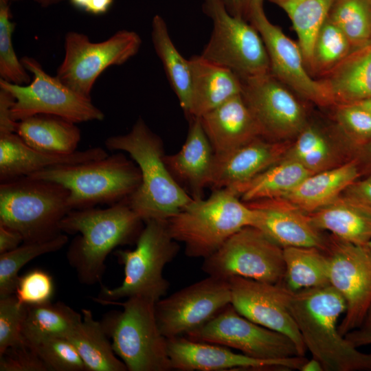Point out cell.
Segmentation results:
<instances>
[{
    "label": "cell",
    "instance_id": "6da1fadb",
    "mask_svg": "<svg viewBox=\"0 0 371 371\" xmlns=\"http://www.w3.org/2000/svg\"><path fill=\"white\" fill-rule=\"evenodd\" d=\"M288 308L306 350L324 371H371V352L359 351L339 331L338 318L346 304L330 284L289 291Z\"/></svg>",
    "mask_w": 371,
    "mask_h": 371
},
{
    "label": "cell",
    "instance_id": "7a4b0ae2",
    "mask_svg": "<svg viewBox=\"0 0 371 371\" xmlns=\"http://www.w3.org/2000/svg\"><path fill=\"white\" fill-rule=\"evenodd\" d=\"M142 221L130 206L128 197L105 209L71 210L59 227L62 232L79 234L67 252L79 281L87 285L100 282L107 256L116 247L137 238Z\"/></svg>",
    "mask_w": 371,
    "mask_h": 371
},
{
    "label": "cell",
    "instance_id": "3957f363",
    "mask_svg": "<svg viewBox=\"0 0 371 371\" xmlns=\"http://www.w3.org/2000/svg\"><path fill=\"white\" fill-rule=\"evenodd\" d=\"M104 144L111 150L128 153L139 168L141 183L128 201L144 222L167 220L193 200L171 175L164 161L161 139L142 117L128 133L111 136Z\"/></svg>",
    "mask_w": 371,
    "mask_h": 371
},
{
    "label": "cell",
    "instance_id": "277c9868",
    "mask_svg": "<svg viewBox=\"0 0 371 371\" xmlns=\"http://www.w3.org/2000/svg\"><path fill=\"white\" fill-rule=\"evenodd\" d=\"M255 218V210L225 188L214 190L206 199H193L166 223L172 238L184 243L187 256L205 259L233 234L254 226Z\"/></svg>",
    "mask_w": 371,
    "mask_h": 371
},
{
    "label": "cell",
    "instance_id": "5b68a950",
    "mask_svg": "<svg viewBox=\"0 0 371 371\" xmlns=\"http://www.w3.org/2000/svg\"><path fill=\"white\" fill-rule=\"evenodd\" d=\"M69 191L60 183L29 176L0 184V223L19 232L23 243L49 240L71 210Z\"/></svg>",
    "mask_w": 371,
    "mask_h": 371
},
{
    "label": "cell",
    "instance_id": "8992f818",
    "mask_svg": "<svg viewBox=\"0 0 371 371\" xmlns=\"http://www.w3.org/2000/svg\"><path fill=\"white\" fill-rule=\"evenodd\" d=\"M133 250H118L115 254L124 265L122 284L113 289L102 286L94 301L102 304L124 297L139 296L155 302L164 297L169 287L163 271L179 251L177 241L170 236L166 220L144 221Z\"/></svg>",
    "mask_w": 371,
    "mask_h": 371
},
{
    "label": "cell",
    "instance_id": "52a82bcc",
    "mask_svg": "<svg viewBox=\"0 0 371 371\" xmlns=\"http://www.w3.org/2000/svg\"><path fill=\"white\" fill-rule=\"evenodd\" d=\"M29 177L63 186L71 210L113 205L130 196L141 183L139 168L122 153L49 168Z\"/></svg>",
    "mask_w": 371,
    "mask_h": 371
},
{
    "label": "cell",
    "instance_id": "ba28073f",
    "mask_svg": "<svg viewBox=\"0 0 371 371\" xmlns=\"http://www.w3.org/2000/svg\"><path fill=\"white\" fill-rule=\"evenodd\" d=\"M155 302L135 296L120 304L121 311L108 313L101 322L115 353L128 371H168L170 361L167 339L157 322Z\"/></svg>",
    "mask_w": 371,
    "mask_h": 371
},
{
    "label": "cell",
    "instance_id": "9c48e42d",
    "mask_svg": "<svg viewBox=\"0 0 371 371\" xmlns=\"http://www.w3.org/2000/svg\"><path fill=\"white\" fill-rule=\"evenodd\" d=\"M203 10L213 25L203 57L229 68L241 80L270 73L265 43L253 25L231 14L221 0H203Z\"/></svg>",
    "mask_w": 371,
    "mask_h": 371
},
{
    "label": "cell",
    "instance_id": "30bf717a",
    "mask_svg": "<svg viewBox=\"0 0 371 371\" xmlns=\"http://www.w3.org/2000/svg\"><path fill=\"white\" fill-rule=\"evenodd\" d=\"M21 60L32 75L29 84L20 85L0 79V88L10 92L14 99L11 112L15 121L38 114L58 116L76 124L104 119V113L91 98L49 75L35 58L25 56Z\"/></svg>",
    "mask_w": 371,
    "mask_h": 371
},
{
    "label": "cell",
    "instance_id": "8fae6325",
    "mask_svg": "<svg viewBox=\"0 0 371 371\" xmlns=\"http://www.w3.org/2000/svg\"><path fill=\"white\" fill-rule=\"evenodd\" d=\"M135 31L121 30L100 42L87 35L68 32L64 38V57L56 76L74 91L88 98L99 76L108 67L121 65L135 56L142 45Z\"/></svg>",
    "mask_w": 371,
    "mask_h": 371
},
{
    "label": "cell",
    "instance_id": "7c38bea8",
    "mask_svg": "<svg viewBox=\"0 0 371 371\" xmlns=\"http://www.w3.org/2000/svg\"><path fill=\"white\" fill-rule=\"evenodd\" d=\"M202 269L208 276L226 280L239 276L280 284L285 271L283 248L259 229L247 226L205 258Z\"/></svg>",
    "mask_w": 371,
    "mask_h": 371
},
{
    "label": "cell",
    "instance_id": "4fadbf2b",
    "mask_svg": "<svg viewBox=\"0 0 371 371\" xmlns=\"http://www.w3.org/2000/svg\"><path fill=\"white\" fill-rule=\"evenodd\" d=\"M183 337L232 348L247 356L267 360L300 356L287 336L260 326L238 313L229 304L200 328Z\"/></svg>",
    "mask_w": 371,
    "mask_h": 371
},
{
    "label": "cell",
    "instance_id": "5bb4252c",
    "mask_svg": "<svg viewBox=\"0 0 371 371\" xmlns=\"http://www.w3.org/2000/svg\"><path fill=\"white\" fill-rule=\"evenodd\" d=\"M330 284L344 297V317L338 326L345 337L358 329L371 306V251L366 245H357L335 236L327 250Z\"/></svg>",
    "mask_w": 371,
    "mask_h": 371
},
{
    "label": "cell",
    "instance_id": "9a60e30c",
    "mask_svg": "<svg viewBox=\"0 0 371 371\" xmlns=\"http://www.w3.org/2000/svg\"><path fill=\"white\" fill-rule=\"evenodd\" d=\"M231 304L226 279L208 276L155 303L158 326L166 339L196 330Z\"/></svg>",
    "mask_w": 371,
    "mask_h": 371
},
{
    "label": "cell",
    "instance_id": "2e32d148",
    "mask_svg": "<svg viewBox=\"0 0 371 371\" xmlns=\"http://www.w3.org/2000/svg\"><path fill=\"white\" fill-rule=\"evenodd\" d=\"M242 82V95L258 125L261 137L286 139L296 137L306 126L301 104L270 73Z\"/></svg>",
    "mask_w": 371,
    "mask_h": 371
},
{
    "label": "cell",
    "instance_id": "e0dca14e",
    "mask_svg": "<svg viewBox=\"0 0 371 371\" xmlns=\"http://www.w3.org/2000/svg\"><path fill=\"white\" fill-rule=\"evenodd\" d=\"M231 304L243 317L290 338L300 356L306 348L288 308L289 291L281 284H271L239 276L227 279Z\"/></svg>",
    "mask_w": 371,
    "mask_h": 371
},
{
    "label": "cell",
    "instance_id": "ac0fdd59",
    "mask_svg": "<svg viewBox=\"0 0 371 371\" xmlns=\"http://www.w3.org/2000/svg\"><path fill=\"white\" fill-rule=\"evenodd\" d=\"M248 20L262 38L272 76L300 95L317 104L334 102L322 81L313 80L308 73L298 43L272 23L265 11L254 14Z\"/></svg>",
    "mask_w": 371,
    "mask_h": 371
},
{
    "label": "cell",
    "instance_id": "d6986e66",
    "mask_svg": "<svg viewBox=\"0 0 371 371\" xmlns=\"http://www.w3.org/2000/svg\"><path fill=\"white\" fill-rule=\"evenodd\" d=\"M167 346L171 369L180 371L300 370L307 360L304 356L274 360L256 359L221 345L193 341L183 336L167 339Z\"/></svg>",
    "mask_w": 371,
    "mask_h": 371
},
{
    "label": "cell",
    "instance_id": "ffe728a7",
    "mask_svg": "<svg viewBox=\"0 0 371 371\" xmlns=\"http://www.w3.org/2000/svg\"><path fill=\"white\" fill-rule=\"evenodd\" d=\"M256 212L254 227L282 248L315 247L326 252L327 240L311 222L307 213L282 199L246 203Z\"/></svg>",
    "mask_w": 371,
    "mask_h": 371
},
{
    "label": "cell",
    "instance_id": "44dd1931",
    "mask_svg": "<svg viewBox=\"0 0 371 371\" xmlns=\"http://www.w3.org/2000/svg\"><path fill=\"white\" fill-rule=\"evenodd\" d=\"M109 155L101 147L69 154L41 151L27 145L16 133L0 135V181L30 176L45 169L80 164Z\"/></svg>",
    "mask_w": 371,
    "mask_h": 371
},
{
    "label": "cell",
    "instance_id": "7402d4cb",
    "mask_svg": "<svg viewBox=\"0 0 371 371\" xmlns=\"http://www.w3.org/2000/svg\"><path fill=\"white\" fill-rule=\"evenodd\" d=\"M288 148L258 137L227 154L215 156L210 186L216 190L246 183L280 160Z\"/></svg>",
    "mask_w": 371,
    "mask_h": 371
},
{
    "label": "cell",
    "instance_id": "603a6c76",
    "mask_svg": "<svg viewBox=\"0 0 371 371\" xmlns=\"http://www.w3.org/2000/svg\"><path fill=\"white\" fill-rule=\"evenodd\" d=\"M190 122L182 148L174 155L164 156V161L180 186L189 190L192 199H199L210 185L215 154L199 117H191Z\"/></svg>",
    "mask_w": 371,
    "mask_h": 371
},
{
    "label": "cell",
    "instance_id": "cb8c5ba5",
    "mask_svg": "<svg viewBox=\"0 0 371 371\" xmlns=\"http://www.w3.org/2000/svg\"><path fill=\"white\" fill-rule=\"evenodd\" d=\"M215 156L227 154L261 137L258 125L242 93L199 117Z\"/></svg>",
    "mask_w": 371,
    "mask_h": 371
},
{
    "label": "cell",
    "instance_id": "d4e9b609",
    "mask_svg": "<svg viewBox=\"0 0 371 371\" xmlns=\"http://www.w3.org/2000/svg\"><path fill=\"white\" fill-rule=\"evenodd\" d=\"M188 59L191 69L189 119L200 117L231 98L242 93V80L232 70L201 55H194Z\"/></svg>",
    "mask_w": 371,
    "mask_h": 371
},
{
    "label": "cell",
    "instance_id": "484cf974",
    "mask_svg": "<svg viewBox=\"0 0 371 371\" xmlns=\"http://www.w3.org/2000/svg\"><path fill=\"white\" fill-rule=\"evenodd\" d=\"M360 177L357 163L352 158L341 165L311 174L293 190L278 199L305 213H311L336 200Z\"/></svg>",
    "mask_w": 371,
    "mask_h": 371
},
{
    "label": "cell",
    "instance_id": "4316f807",
    "mask_svg": "<svg viewBox=\"0 0 371 371\" xmlns=\"http://www.w3.org/2000/svg\"><path fill=\"white\" fill-rule=\"evenodd\" d=\"M307 214L317 229L341 240L366 245L371 240V213L342 196Z\"/></svg>",
    "mask_w": 371,
    "mask_h": 371
},
{
    "label": "cell",
    "instance_id": "83f0119b",
    "mask_svg": "<svg viewBox=\"0 0 371 371\" xmlns=\"http://www.w3.org/2000/svg\"><path fill=\"white\" fill-rule=\"evenodd\" d=\"M15 133L32 148L53 153H72L81 139L80 130L76 123L47 114L18 121Z\"/></svg>",
    "mask_w": 371,
    "mask_h": 371
},
{
    "label": "cell",
    "instance_id": "f1b7e54d",
    "mask_svg": "<svg viewBox=\"0 0 371 371\" xmlns=\"http://www.w3.org/2000/svg\"><path fill=\"white\" fill-rule=\"evenodd\" d=\"M322 82L334 102L355 103L371 98V43L352 51Z\"/></svg>",
    "mask_w": 371,
    "mask_h": 371
},
{
    "label": "cell",
    "instance_id": "f546056e",
    "mask_svg": "<svg viewBox=\"0 0 371 371\" xmlns=\"http://www.w3.org/2000/svg\"><path fill=\"white\" fill-rule=\"evenodd\" d=\"M82 321L65 337L77 350L87 371H126L101 322L95 320L88 309H82Z\"/></svg>",
    "mask_w": 371,
    "mask_h": 371
},
{
    "label": "cell",
    "instance_id": "4dcf8cb0",
    "mask_svg": "<svg viewBox=\"0 0 371 371\" xmlns=\"http://www.w3.org/2000/svg\"><path fill=\"white\" fill-rule=\"evenodd\" d=\"M151 40L167 79L176 94L180 106L189 118L191 110V69L173 43L167 24L162 16L155 14L151 23Z\"/></svg>",
    "mask_w": 371,
    "mask_h": 371
},
{
    "label": "cell",
    "instance_id": "1f68e13d",
    "mask_svg": "<svg viewBox=\"0 0 371 371\" xmlns=\"http://www.w3.org/2000/svg\"><path fill=\"white\" fill-rule=\"evenodd\" d=\"M311 174L297 161L282 157L247 183L229 188L245 203L281 198Z\"/></svg>",
    "mask_w": 371,
    "mask_h": 371
},
{
    "label": "cell",
    "instance_id": "d6a6232c",
    "mask_svg": "<svg viewBox=\"0 0 371 371\" xmlns=\"http://www.w3.org/2000/svg\"><path fill=\"white\" fill-rule=\"evenodd\" d=\"M285 271L280 283L291 292L330 284L329 264L325 252L315 247L283 248Z\"/></svg>",
    "mask_w": 371,
    "mask_h": 371
},
{
    "label": "cell",
    "instance_id": "836d02e7",
    "mask_svg": "<svg viewBox=\"0 0 371 371\" xmlns=\"http://www.w3.org/2000/svg\"><path fill=\"white\" fill-rule=\"evenodd\" d=\"M82 319L81 314L61 302L27 306L22 329L23 341L34 346L48 337H66Z\"/></svg>",
    "mask_w": 371,
    "mask_h": 371
},
{
    "label": "cell",
    "instance_id": "e575fe53",
    "mask_svg": "<svg viewBox=\"0 0 371 371\" xmlns=\"http://www.w3.org/2000/svg\"><path fill=\"white\" fill-rule=\"evenodd\" d=\"M283 10L291 21L306 67L316 36L335 0H268Z\"/></svg>",
    "mask_w": 371,
    "mask_h": 371
},
{
    "label": "cell",
    "instance_id": "d590c367",
    "mask_svg": "<svg viewBox=\"0 0 371 371\" xmlns=\"http://www.w3.org/2000/svg\"><path fill=\"white\" fill-rule=\"evenodd\" d=\"M68 242L60 233L44 241L24 243L16 249L0 254V297L14 294L21 268L35 258L60 249Z\"/></svg>",
    "mask_w": 371,
    "mask_h": 371
},
{
    "label": "cell",
    "instance_id": "8d00e7d4",
    "mask_svg": "<svg viewBox=\"0 0 371 371\" xmlns=\"http://www.w3.org/2000/svg\"><path fill=\"white\" fill-rule=\"evenodd\" d=\"M295 137L283 157L297 161L311 173L335 166L334 147L319 128L306 124Z\"/></svg>",
    "mask_w": 371,
    "mask_h": 371
},
{
    "label": "cell",
    "instance_id": "74e56055",
    "mask_svg": "<svg viewBox=\"0 0 371 371\" xmlns=\"http://www.w3.org/2000/svg\"><path fill=\"white\" fill-rule=\"evenodd\" d=\"M328 18L344 32L352 51L371 43V5L368 0H335Z\"/></svg>",
    "mask_w": 371,
    "mask_h": 371
},
{
    "label": "cell",
    "instance_id": "f35d334b",
    "mask_svg": "<svg viewBox=\"0 0 371 371\" xmlns=\"http://www.w3.org/2000/svg\"><path fill=\"white\" fill-rule=\"evenodd\" d=\"M352 52L344 32L328 17L315 39L308 67L317 72L328 73Z\"/></svg>",
    "mask_w": 371,
    "mask_h": 371
},
{
    "label": "cell",
    "instance_id": "ab89813d",
    "mask_svg": "<svg viewBox=\"0 0 371 371\" xmlns=\"http://www.w3.org/2000/svg\"><path fill=\"white\" fill-rule=\"evenodd\" d=\"M10 0H0V76L1 79L16 85L31 81L30 73L19 59L12 43L15 23L12 21Z\"/></svg>",
    "mask_w": 371,
    "mask_h": 371
},
{
    "label": "cell",
    "instance_id": "60d3db41",
    "mask_svg": "<svg viewBox=\"0 0 371 371\" xmlns=\"http://www.w3.org/2000/svg\"><path fill=\"white\" fill-rule=\"evenodd\" d=\"M32 346L48 370L87 371L77 350L65 337H48Z\"/></svg>",
    "mask_w": 371,
    "mask_h": 371
},
{
    "label": "cell",
    "instance_id": "b9f144b4",
    "mask_svg": "<svg viewBox=\"0 0 371 371\" xmlns=\"http://www.w3.org/2000/svg\"><path fill=\"white\" fill-rule=\"evenodd\" d=\"M27 306L14 294L0 297V355L23 342L22 329Z\"/></svg>",
    "mask_w": 371,
    "mask_h": 371
},
{
    "label": "cell",
    "instance_id": "7bdbcfd3",
    "mask_svg": "<svg viewBox=\"0 0 371 371\" xmlns=\"http://www.w3.org/2000/svg\"><path fill=\"white\" fill-rule=\"evenodd\" d=\"M337 121L353 150L371 141V115L355 103L341 104Z\"/></svg>",
    "mask_w": 371,
    "mask_h": 371
},
{
    "label": "cell",
    "instance_id": "ee69618b",
    "mask_svg": "<svg viewBox=\"0 0 371 371\" xmlns=\"http://www.w3.org/2000/svg\"><path fill=\"white\" fill-rule=\"evenodd\" d=\"M54 292L52 276L40 269H34L19 276L14 295L26 306L51 302Z\"/></svg>",
    "mask_w": 371,
    "mask_h": 371
},
{
    "label": "cell",
    "instance_id": "f6af8a7d",
    "mask_svg": "<svg viewBox=\"0 0 371 371\" xmlns=\"http://www.w3.org/2000/svg\"><path fill=\"white\" fill-rule=\"evenodd\" d=\"M0 371H48L34 348L23 341L0 355Z\"/></svg>",
    "mask_w": 371,
    "mask_h": 371
},
{
    "label": "cell",
    "instance_id": "bcb514c9",
    "mask_svg": "<svg viewBox=\"0 0 371 371\" xmlns=\"http://www.w3.org/2000/svg\"><path fill=\"white\" fill-rule=\"evenodd\" d=\"M341 196L371 213V175L355 180Z\"/></svg>",
    "mask_w": 371,
    "mask_h": 371
},
{
    "label": "cell",
    "instance_id": "7dc6e473",
    "mask_svg": "<svg viewBox=\"0 0 371 371\" xmlns=\"http://www.w3.org/2000/svg\"><path fill=\"white\" fill-rule=\"evenodd\" d=\"M14 102L12 94L0 88V135L15 133L17 122L11 112Z\"/></svg>",
    "mask_w": 371,
    "mask_h": 371
},
{
    "label": "cell",
    "instance_id": "c3c4849f",
    "mask_svg": "<svg viewBox=\"0 0 371 371\" xmlns=\"http://www.w3.org/2000/svg\"><path fill=\"white\" fill-rule=\"evenodd\" d=\"M22 242L23 238L19 232L0 223V254L16 249Z\"/></svg>",
    "mask_w": 371,
    "mask_h": 371
},
{
    "label": "cell",
    "instance_id": "681fc988",
    "mask_svg": "<svg viewBox=\"0 0 371 371\" xmlns=\"http://www.w3.org/2000/svg\"><path fill=\"white\" fill-rule=\"evenodd\" d=\"M352 158L356 160L361 176L371 175V141L355 148Z\"/></svg>",
    "mask_w": 371,
    "mask_h": 371
},
{
    "label": "cell",
    "instance_id": "f907efd6",
    "mask_svg": "<svg viewBox=\"0 0 371 371\" xmlns=\"http://www.w3.org/2000/svg\"><path fill=\"white\" fill-rule=\"evenodd\" d=\"M113 0H89L86 12L92 14L106 13L111 6Z\"/></svg>",
    "mask_w": 371,
    "mask_h": 371
},
{
    "label": "cell",
    "instance_id": "816d5d0a",
    "mask_svg": "<svg viewBox=\"0 0 371 371\" xmlns=\"http://www.w3.org/2000/svg\"><path fill=\"white\" fill-rule=\"evenodd\" d=\"M264 1L265 0H244L243 18L247 20L253 14L264 11Z\"/></svg>",
    "mask_w": 371,
    "mask_h": 371
},
{
    "label": "cell",
    "instance_id": "f5cc1de1",
    "mask_svg": "<svg viewBox=\"0 0 371 371\" xmlns=\"http://www.w3.org/2000/svg\"><path fill=\"white\" fill-rule=\"evenodd\" d=\"M345 337L357 348L371 344V335H363L356 330L347 333Z\"/></svg>",
    "mask_w": 371,
    "mask_h": 371
},
{
    "label": "cell",
    "instance_id": "db71d44e",
    "mask_svg": "<svg viewBox=\"0 0 371 371\" xmlns=\"http://www.w3.org/2000/svg\"><path fill=\"white\" fill-rule=\"evenodd\" d=\"M244 0H221L227 11L232 15L243 18Z\"/></svg>",
    "mask_w": 371,
    "mask_h": 371
},
{
    "label": "cell",
    "instance_id": "11a10c76",
    "mask_svg": "<svg viewBox=\"0 0 371 371\" xmlns=\"http://www.w3.org/2000/svg\"><path fill=\"white\" fill-rule=\"evenodd\" d=\"M301 371H324L321 363L315 358L307 359L302 366Z\"/></svg>",
    "mask_w": 371,
    "mask_h": 371
},
{
    "label": "cell",
    "instance_id": "9f6ffc18",
    "mask_svg": "<svg viewBox=\"0 0 371 371\" xmlns=\"http://www.w3.org/2000/svg\"><path fill=\"white\" fill-rule=\"evenodd\" d=\"M356 330L363 335H371V306L360 328Z\"/></svg>",
    "mask_w": 371,
    "mask_h": 371
},
{
    "label": "cell",
    "instance_id": "6f0895ef",
    "mask_svg": "<svg viewBox=\"0 0 371 371\" xmlns=\"http://www.w3.org/2000/svg\"><path fill=\"white\" fill-rule=\"evenodd\" d=\"M69 1L74 7L85 11L89 0H69Z\"/></svg>",
    "mask_w": 371,
    "mask_h": 371
},
{
    "label": "cell",
    "instance_id": "680465c9",
    "mask_svg": "<svg viewBox=\"0 0 371 371\" xmlns=\"http://www.w3.org/2000/svg\"><path fill=\"white\" fill-rule=\"evenodd\" d=\"M36 3L43 8H47L51 5L57 4L63 0H34Z\"/></svg>",
    "mask_w": 371,
    "mask_h": 371
},
{
    "label": "cell",
    "instance_id": "91938a15",
    "mask_svg": "<svg viewBox=\"0 0 371 371\" xmlns=\"http://www.w3.org/2000/svg\"><path fill=\"white\" fill-rule=\"evenodd\" d=\"M355 103L363 108L371 115V98Z\"/></svg>",
    "mask_w": 371,
    "mask_h": 371
},
{
    "label": "cell",
    "instance_id": "94428289",
    "mask_svg": "<svg viewBox=\"0 0 371 371\" xmlns=\"http://www.w3.org/2000/svg\"><path fill=\"white\" fill-rule=\"evenodd\" d=\"M366 246L368 247V249L371 251V240L367 243Z\"/></svg>",
    "mask_w": 371,
    "mask_h": 371
},
{
    "label": "cell",
    "instance_id": "6125c7cd",
    "mask_svg": "<svg viewBox=\"0 0 371 371\" xmlns=\"http://www.w3.org/2000/svg\"><path fill=\"white\" fill-rule=\"evenodd\" d=\"M368 1H369V2H370V5H371V0H368Z\"/></svg>",
    "mask_w": 371,
    "mask_h": 371
},
{
    "label": "cell",
    "instance_id": "be15d7a7",
    "mask_svg": "<svg viewBox=\"0 0 371 371\" xmlns=\"http://www.w3.org/2000/svg\"><path fill=\"white\" fill-rule=\"evenodd\" d=\"M10 1H17V0H10Z\"/></svg>",
    "mask_w": 371,
    "mask_h": 371
}]
</instances>
